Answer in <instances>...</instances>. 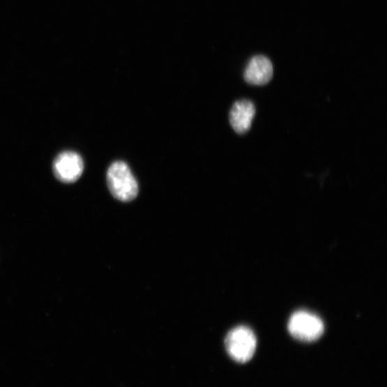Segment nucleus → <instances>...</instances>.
Listing matches in <instances>:
<instances>
[{
	"label": "nucleus",
	"instance_id": "obj_5",
	"mask_svg": "<svg viewBox=\"0 0 387 387\" xmlns=\"http://www.w3.org/2000/svg\"><path fill=\"white\" fill-rule=\"evenodd\" d=\"M273 75V66L271 61L264 56L253 57L248 63L244 79L247 83L253 86H265L268 84Z\"/></svg>",
	"mask_w": 387,
	"mask_h": 387
},
{
	"label": "nucleus",
	"instance_id": "obj_4",
	"mask_svg": "<svg viewBox=\"0 0 387 387\" xmlns=\"http://www.w3.org/2000/svg\"><path fill=\"white\" fill-rule=\"evenodd\" d=\"M84 164L79 154L64 151L59 155L54 163L56 177L64 183H73L79 179L84 172Z\"/></svg>",
	"mask_w": 387,
	"mask_h": 387
},
{
	"label": "nucleus",
	"instance_id": "obj_3",
	"mask_svg": "<svg viewBox=\"0 0 387 387\" xmlns=\"http://www.w3.org/2000/svg\"><path fill=\"white\" fill-rule=\"evenodd\" d=\"M289 331L292 337L303 342H313L321 337L324 324L317 315L305 311L294 313L289 322Z\"/></svg>",
	"mask_w": 387,
	"mask_h": 387
},
{
	"label": "nucleus",
	"instance_id": "obj_1",
	"mask_svg": "<svg viewBox=\"0 0 387 387\" xmlns=\"http://www.w3.org/2000/svg\"><path fill=\"white\" fill-rule=\"evenodd\" d=\"M107 177L109 189L116 199L122 202H130L137 197V181L125 162H114L108 169Z\"/></svg>",
	"mask_w": 387,
	"mask_h": 387
},
{
	"label": "nucleus",
	"instance_id": "obj_2",
	"mask_svg": "<svg viewBox=\"0 0 387 387\" xmlns=\"http://www.w3.org/2000/svg\"><path fill=\"white\" fill-rule=\"evenodd\" d=\"M225 347L229 356L238 363H246L254 356L257 339L253 331L246 326H238L227 335Z\"/></svg>",
	"mask_w": 387,
	"mask_h": 387
},
{
	"label": "nucleus",
	"instance_id": "obj_6",
	"mask_svg": "<svg viewBox=\"0 0 387 387\" xmlns=\"http://www.w3.org/2000/svg\"><path fill=\"white\" fill-rule=\"evenodd\" d=\"M255 115V107L249 100L236 102L229 112V123L239 135L247 133Z\"/></svg>",
	"mask_w": 387,
	"mask_h": 387
}]
</instances>
